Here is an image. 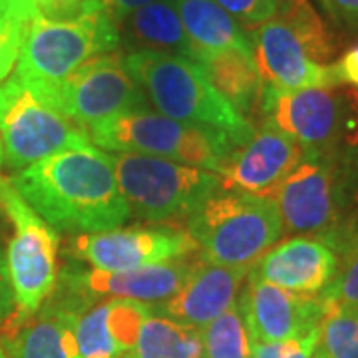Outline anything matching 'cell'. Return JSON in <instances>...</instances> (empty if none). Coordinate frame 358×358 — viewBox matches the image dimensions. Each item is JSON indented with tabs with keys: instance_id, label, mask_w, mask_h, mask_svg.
<instances>
[{
	"instance_id": "obj_1",
	"label": "cell",
	"mask_w": 358,
	"mask_h": 358,
	"mask_svg": "<svg viewBox=\"0 0 358 358\" xmlns=\"http://www.w3.org/2000/svg\"><path fill=\"white\" fill-rule=\"evenodd\" d=\"M10 181L56 231L100 233L129 219L108 154L92 143L48 155L16 171Z\"/></svg>"
},
{
	"instance_id": "obj_2",
	"label": "cell",
	"mask_w": 358,
	"mask_h": 358,
	"mask_svg": "<svg viewBox=\"0 0 358 358\" xmlns=\"http://www.w3.org/2000/svg\"><path fill=\"white\" fill-rule=\"evenodd\" d=\"M257 72L267 88L296 92L338 86L334 44L308 0H285L271 20L249 32Z\"/></svg>"
},
{
	"instance_id": "obj_3",
	"label": "cell",
	"mask_w": 358,
	"mask_h": 358,
	"mask_svg": "<svg viewBox=\"0 0 358 358\" xmlns=\"http://www.w3.org/2000/svg\"><path fill=\"white\" fill-rule=\"evenodd\" d=\"M124 64L148 100L167 117L215 129L233 148L253 136L251 122L211 86L197 62L173 54L138 50L124 56Z\"/></svg>"
},
{
	"instance_id": "obj_4",
	"label": "cell",
	"mask_w": 358,
	"mask_h": 358,
	"mask_svg": "<svg viewBox=\"0 0 358 358\" xmlns=\"http://www.w3.org/2000/svg\"><path fill=\"white\" fill-rule=\"evenodd\" d=\"M187 233L205 263L249 273L279 243L282 223L273 199L219 187L189 213Z\"/></svg>"
},
{
	"instance_id": "obj_5",
	"label": "cell",
	"mask_w": 358,
	"mask_h": 358,
	"mask_svg": "<svg viewBox=\"0 0 358 358\" xmlns=\"http://www.w3.org/2000/svg\"><path fill=\"white\" fill-rule=\"evenodd\" d=\"M120 30L102 0H88L84 8L66 16L34 14L26 24L18 76L38 84H56L88 60L114 52Z\"/></svg>"
},
{
	"instance_id": "obj_6",
	"label": "cell",
	"mask_w": 358,
	"mask_h": 358,
	"mask_svg": "<svg viewBox=\"0 0 358 358\" xmlns=\"http://www.w3.org/2000/svg\"><path fill=\"white\" fill-rule=\"evenodd\" d=\"M90 141L106 152L164 157L217 173L233 148L223 134L171 120L150 110L108 117L88 129Z\"/></svg>"
},
{
	"instance_id": "obj_7",
	"label": "cell",
	"mask_w": 358,
	"mask_h": 358,
	"mask_svg": "<svg viewBox=\"0 0 358 358\" xmlns=\"http://www.w3.org/2000/svg\"><path fill=\"white\" fill-rule=\"evenodd\" d=\"M106 152V150H103ZM114 167L129 215L145 221L189 217L193 209L221 187L217 173L164 157L106 152Z\"/></svg>"
},
{
	"instance_id": "obj_8",
	"label": "cell",
	"mask_w": 358,
	"mask_h": 358,
	"mask_svg": "<svg viewBox=\"0 0 358 358\" xmlns=\"http://www.w3.org/2000/svg\"><path fill=\"white\" fill-rule=\"evenodd\" d=\"M86 143L88 131L60 112L34 82L18 74L0 82V145L6 166L20 171Z\"/></svg>"
},
{
	"instance_id": "obj_9",
	"label": "cell",
	"mask_w": 358,
	"mask_h": 358,
	"mask_svg": "<svg viewBox=\"0 0 358 358\" xmlns=\"http://www.w3.org/2000/svg\"><path fill=\"white\" fill-rule=\"evenodd\" d=\"M259 112L293 138L305 155L336 157L346 150L358 124L357 88L263 90Z\"/></svg>"
},
{
	"instance_id": "obj_10",
	"label": "cell",
	"mask_w": 358,
	"mask_h": 358,
	"mask_svg": "<svg viewBox=\"0 0 358 358\" xmlns=\"http://www.w3.org/2000/svg\"><path fill=\"white\" fill-rule=\"evenodd\" d=\"M0 209L13 225L4 257L20 327L56 289L60 235L28 205L10 178H0Z\"/></svg>"
},
{
	"instance_id": "obj_11",
	"label": "cell",
	"mask_w": 358,
	"mask_h": 358,
	"mask_svg": "<svg viewBox=\"0 0 358 358\" xmlns=\"http://www.w3.org/2000/svg\"><path fill=\"white\" fill-rule=\"evenodd\" d=\"M50 102L88 131L108 117L148 110V96L129 74L120 54H102L56 84L34 82Z\"/></svg>"
},
{
	"instance_id": "obj_12",
	"label": "cell",
	"mask_w": 358,
	"mask_h": 358,
	"mask_svg": "<svg viewBox=\"0 0 358 358\" xmlns=\"http://www.w3.org/2000/svg\"><path fill=\"white\" fill-rule=\"evenodd\" d=\"M345 176L341 159L305 155L271 195L282 233L324 241L345 209Z\"/></svg>"
},
{
	"instance_id": "obj_13",
	"label": "cell",
	"mask_w": 358,
	"mask_h": 358,
	"mask_svg": "<svg viewBox=\"0 0 358 358\" xmlns=\"http://www.w3.org/2000/svg\"><path fill=\"white\" fill-rule=\"evenodd\" d=\"M72 257L96 271H131L152 267L197 253V243L178 227H128L80 233L72 241Z\"/></svg>"
},
{
	"instance_id": "obj_14",
	"label": "cell",
	"mask_w": 358,
	"mask_h": 358,
	"mask_svg": "<svg viewBox=\"0 0 358 358\" xmlns=\"http://www.w3.org/2000/svg\"><path fill=\"white\" fill-rule=\"evenodd\" d=\"M197 261L192 255L167 261L152 267L131 271H96L64 267L58 275V287L82 296L86 303L98 299L136 301L143 305H159L178 293L192 275Z\"/></svg>"
},
{
	"instance_id": "obj_15",
	"label": "cell",
	"mask_w": 358,
	"mask_h": 358,
	"mask_svg": "<svg viewBox=\"0 0 358 358\" xmlns=\"http://www.w3.org/2000/svg\"><path fill=\"white\" fill-rule=\"evenodd\" d=\"M245 327L253 343H279L319 329L324 315L320 294H301L247 277L237 294Z\"/></svg>"
},
{
	"instance_id": "obj_16",
	"label": "cell",
	"mask_w": 358,
	"mask_h": 358,
	"mask_svg": "<svg viewBox=\"0 0 358 358\" xmlns=\"http://www.w3.org/2000/svg\"><path fill=\"white\" fill-rule=\"evenodd\" d=\"M305 157L303 148L285 131L265 122L243 145L231 150L217 176L221 187L268 197Z\"/></svg>"
},
{
	"instance_id": "obj_17",
	"label": "cell",
	"mask_w": 358,
	"mask_h": 358,
	"mask_svg": "<svg viewBox=\"0 0 358 358\" xmlns=\"http://www.w3.org/2000/svg\"><path fill=\"white\" fill-rule=\"evenodd\" d=\"M338 255L315 237H293L273 245L249 271V277L301 294H319L333 281Z\"/></svg>"
},
{
	"instance_id": "obj_18",
	"label": "cell",
	"mask_w": 358,
	"mask_h": 358,
	"mask_svg": "<svg viewBox=\"0 0 358 358\" xmlns=\"http://www.w3.org/2000/svg\"><path fill=\"white\" fill-rule=\"evenodd\" d=\"M36 315L24 320L16 333L2 343L8 358H78L74 345V320L92 303L58 287Z\"/></svg>"
},
{
	"instance_id": "obj_19",
	"label": "cell",
	"mask_w": 358,
	"mask_h": 358,
	"mask_svg": "<svg viewBox=\"0 0 358 358\" xmlns=\"http://www.w3.org/2000/svg\"><path fill=\"white\" fill-rule=\"evenodd\" d=\"M247 275L243 268L219 267L201 259L178 293L152 308L169 319L201 329L237 303Z\"/></svg>"
},
{
	"instance_id": "obj_20",
	"label": "cell",
	"mask_w": 358,
	"mask_h": 358,
	"mask_svg": "<svg viewBox=\"0 0 358 358\" xmlns=\"http://www.w3.org/2000/svg\"><path fill=\"white\" fill-rule=\"evenodd\" d=\"M181 24L195 50V62L207 54L225 50L251 52V40L227 10L215 0H173Z\"/></svg>"
},
{
	"instance_id": "obj_21",
	"label": "cell",
	"mask_w": 358,
	"mask_h": 358,
	"mask_svg": "<svg viewBox=\"0 0 358 358\" xmlns=\"http://www.w3.org/2000/svg\"><path fill=\"white\" fill-rule=\"evenodd\" d=\"M124 34L136 50L162 52L183 56L195 62V50L181 24L173 0H155L128 14L124 20Z\"/></svg>"
},
{
	"instance_id": "obj_22",
	"label": "cell",
	"mask_w": 358,
	"mask_h": 358,
	"mask_svg": "<svg viewBox=\"0 0 358 358\" xmlns=\"http://www.w3.org/2000/svg\"><path fill=\"white\" fill-rule=\"evenodd\" d=\"M211 86L241 115L259 110L265 84L257 72L253 54L225 50L197 60Z\"/></svg>"
},
{
	"instance_id": "obj_23",
	"label": "cell",
	"mask_w": 358,
	"mask_h": 358,
	"mask_svg": "<svg viewBox=\"0 0 358 358\" xmlns=\"http://www.w3.org/2000/svg\"><path fill=\"white\" fill-rule=\"evenodd\" d=\"M131 358H203L201 329L152 308L141 322Z\"/></svg>"
},
{
	"instance_id": "obj_24",
	"label": "cell",
	"mask_w": 358,
	"mask_h": 358,
	"mask_svg": "<svg viewBox=\"0 0 358 358\" xmlns=\"http://www.w3.org/2000/svg\"><path fill=\"white\" fill-rule=\"evenodd\" d=\"M317 352L322 358H358L357 305L324 301V315L319 324Z\"/></svg>"
},
{
	"instance_id": "obj_25",
	"label": "cell",
	"mask_w": 358,
	"mask_h": 358,
	"mask_svg": "<svg viewBox=\"0 0 358 358\" xmlns=\"http://www.w3.org/2000/svg\"><path fill=\"white\" fill-rule=\"evenodd\" d=\"M110 301L92 303L74 320V345L78 358H131L117 345L108 322Z\"/></svg>"
},
{
	"instance_id": "obj_26",
	"label": "cell",
	"mask_w": 358,
	"mask_h": 358,
	"mask_svg": "<svg viewBox=\"0 0 358 358\" xmlns=\"http://www.w3.org/2000/svg\"><path fill=\"white\" fill-rule=\"evenodd\" d=\"M203 358H251L253 341L237 303L201 327Z\"/></svg>"
},
{
	"instance_id": "obj_27",
	"label": "cell",
	"mask_w": 358,
	"mask_h": 358,
	"mask_svg": "<svg viewBox=\"0 0 358 358\" xmlns=\"http://www.w3.org/2000/svg\"><path fill=\"white\" fill-rule=\"evenodd\" d=\"M30 20L8 2H0V82L13 74L16 68L26 24Z\"/></svg>"
},
{
	"instance_id": "obj_28",
	"label": "cell",
	"mask_w": 358,
	"mask_h": 358,
	"mask_svg": "<svg viewBox=\"0 0 358 358\" xmlns=\"http://www.w3.org/2000/svg\"><path fill=\"white\" fill-rule=\"evenodd\" d=\"M320 296L324 301L358 307V245H350L338 253V268Z\"/></svg>"
},
{
	"instance_id": "obj_29",
	"label": "cell",
	"mask_w": 358,
	"mask_h": 358,
	"mask_svg": "<svg viewBox=\"0 0 358 358\" xmlns=\"http://www.w3.org/2000/svg\"><path fill=\"white\" fill-rule=\"evenodd\" d=\"M319 345V329L305 336L279 343H253L251 358H313Z\"/></svg>"
},
{
	"instance_id": "obj_30",
	"label": "cell",
	"mask_w": 358,
	"mask_h": 358,
	"mask_svg": "<svg viewBox=\"0 0 358 358\" xmlns=\"http://www.w3.org/2000/svg\"><path fill=\"white\" fill-rule=\"evenodd\" d=\"M215 2L223 10H227L239 24L255 28L279 13L285 0H215Z\"/></svg>"
},
{
	"instance_id": "obj_31",
	"label": "cell",
	"mask_w": 358,
	"mask_h": 358,
	"mask_svg": "<svg viewBox=\"0 0 358 358\" xmlns=\"http://www.w3.org/2000/svg\"><path fill=\"white\" fill-rule=\"evenodd\" d=\"M334 249V253H341L350 245H358V187L352 193L350 201H346L341 221L336 229L324 239Z\"/></svg>"
},
{
	"instance_id": "obj_32",
	"label": "cell",
	"mask_w": 358,
	"mask_h": 358,
	"mask_svg": "<svg viewBox=\"0 0 358 358\" xmlns=\"http://www.w3.org/2000/svg\"><path fill=\"white\" fill-rule=\"evenodd\" d=\"M18 329L16 319V305H14V293L8 279L6 268V257L0 253V345L10 338Z\"/></svg>"
},
{
	"instance_id": "obj_33",
	"label": "cell",
	"mask_w": 358,
	"mask_h": 358,
	"mask_svg": "<svg viewBox=\"0 0 358 358\" xmlns=\"http://www.w3.org/2000/svg\"><path fill=\"white\" fill-rule=\"evenodd\" d=\"M333 70L338 86H350L358 90V44L345 52L338 58V62H334Z\"/></svg>"
},
{
	"instance_id": "obj_34",
	"label": "cell",
	"mask_w": 358,
	"mask_h": 358,
	"mask_svg": "<svg viewBox=\"0 0 358 358\" xmlns=\"http://www.w3.org/2000/svg\"><path fill=\"white\" fill-rule=\"evenodd\" d=\"M338 24L358 26V0H320Z\"/></svg>"
},
{
	"instance_id": "obj_35",
	"label": "cell",
	"mask_w": 358,
	"mask_h": 358,
	"mask_svg": "<svg viewBox=\"0 0 358 358\" xmlns=\"http://www.w3.org/2000/svg\"><path fill=\"white\" fill-rule=\"evenodd\" d=\"M32 2L36 13L42 16H66L84 8L88 0H32Z\"/></svg>"
},
{
	"instance_id": "obj_36",
	"label": "cell",
	"mask_w": 358,
	"mask_h": 358,
	"mask_svg": "<svg viewBox=\"0 0 358 358\" xmlns=\"http://www.w3.org/2000/svg\"><path fill=\"white\" fill-rule=\"evenodd\" d=\"M155 0H102V4L106 6V10L110 13V16L115 20V24L120 20H124L128 14H131L134 10H138L145 4H152Z\"/></svg>"
},
{
	"instance_id": "obj_37",
	"label": "cell",
	"mask_w": 358,
	"mask_h": 358,
	"mask_svg": "<svg viewBox=\"0 0 358 358\" xmlns=\"http://www.w3.org/2000/svg\"><path fill=\"white\" fill-rule=\"evenodd\" d=\"M341 164L348 166L350 169H358V124L355 128L352 138L348 141V145H346V150L341 155Z\"/></svg>"
},
{
	"instance_id": "obj_38",
	"label": "cell",
	"mask_w": 358,
	"mask_h": 358,
	"mask_svg": "<svg viewBox=\"0 0 358 358\" xmlns=\"http://www.w3.org/2000/svg\"><path fill=\"white\" fill-rule=\"evenodd\" d=\"M6 2L10 6H14L20 14H24L28 20L36 14V8H34V2L32 0H6Z\"/></svg>"
},
{
	"instance_id": "obj_39",
	"label": "cell",
	"mask_w": 358,
	"mask_h": 358,
	"mask_svg": "<svg viewBox=\"0 0 358 358\" xmlns=\"http://www.w3.org/2000/svg\"><path fill=\"white\" fill-rule=\"evenodd\" d=\"M0 358H8L6 357V352H4V348H2V345H0Z\"/></svg>"
},
{
	"instance_id": "obj_40",
	"label": "cell",
	"mask_w": 358,
	"mask_h": 358,
	"mask_svg": "<svg viewBox=\"0 0 358 358\" xmlns=\"http://www.w3.org/2000/svg\"><path fill=\"white\" fill-rule=\"evenodd\" d=\"M2 164H4V159H2V145H0V167H2Z\"/></svg>"
},
{
	"instance_id": "obj_41",
	"label": "cell",
	"mask_w": 358,
	"mask_h": 358,
	"mask_svg": "<svg viewBox=\"0 0 358 358\" xmlns=\"http://www.w3.org/2000/svg\"><path fill=\"white\" fill-rule=\"evenodd\" d=\"M313 358H322V357H320V355H319V352H317V348H315V355H313Z\"/></svg>"
},
{
	"instance_id": "obj_42",
	"label": "cell",
	"mask_w": 358,
	"mask_h": 358,
	"mask_svg": "<svg viewBox=\"0 0 358 358\" xmlns=\"http://www.w3.org/2000/svg\"><path fill=\"white\" fill-rule=\"evenodd\" d=\"M0 2H2V0H0ZM4 2H6V0H4Z\"/></svg>"
}]
</instances>
